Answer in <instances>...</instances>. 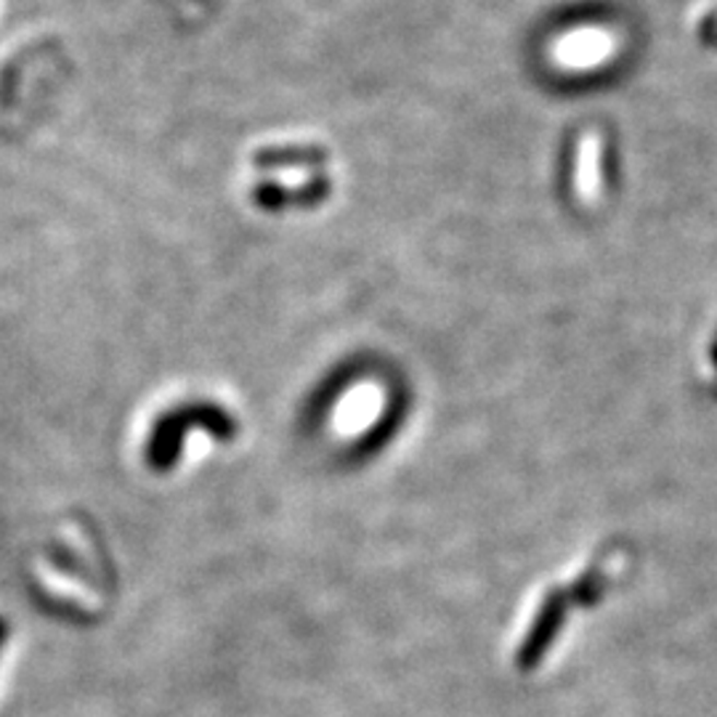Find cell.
Listing matches in <instances>:
<instances>
[{
  "label": "cell",
  "instance_id": "6da1fadb",
  "mask_svg": "<svg viewBox=\"0 0 717 717\" xmlns=\"http://www.w3.org/2000/svg\"><path fill=\"white\" fill-rule=\"evenodd\" d=\"M195 428L208 431L219 442H232L237 436V420L213 401H189V404L173 407L152 425L150 442H146V466L157 473L171 471L181 460L184 442Z\"/></svg>",
  "mask_w": 717,
  "mask_h": 717
},
{
  "label": "cell",
  "instance_id": "277c9868",
  "mask_svg": "<svg viewBox=\"0 0 717 717\" xmlns=\"http://www.w3.org/2000/svg\"><path fill=\"white\" fill-rule=\"evenodd\" d=\"M5 635H9V627H5V622L0 620V648H3V640H5Z\"/></svg>",
  "mask_w": 717,
  "mask_h": 717
},
{
  "label": "cell",
  "instance_id": "3957f363",
  "mask_svg": "<svg viewBox=\"0 0 717 717\" xmlns=\"http://www.w3.org/2000/svg\"><path fill=\"white\" fill-rule=\"evenodd\" d=\"M327 160L321 146H274L261 150L252 157L256 168L261 171H282V168H319Z\"/></svg>",
  "mask_w": 717,
  "mask_h": 717
},
{
  "label": "cell",
  "instance_id": "7a4b0ae2",
  "mask_svg": "<svg viewBox=\"0 0 717 717\" xmlns=\"http://www.w3.org/2000/svg\"><path fill=\"white\" fill-rule=\"evenodd\" d=\"M330 181L325 176H317L314 181L303 184L298 189H284L274 181H263L252 189V200L258 208L271 210V213H280L284 208H314L321 200L330 197Z\"/></svg>",
  "mask_w": 717,
  "mask_h": 717
}]
</instances>
